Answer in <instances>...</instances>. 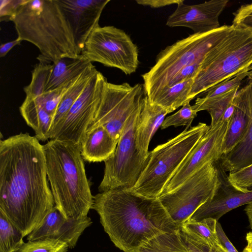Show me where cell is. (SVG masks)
I'll use <instances>...</instances> for the list:
<instances>
[{
    "instance_id": "17",
    "label": "cell",
    "mask_w": 252,
    "mask_h": 252,
    "mask_svg": "<svg viewBox=\"0 0 252 252\" xmlns=\"http://www.w3.org/2000/svg\"><path fill=\"white\" fill-rule=\"evenodd\" d=\"M92 223L88 216L79 219H66L55 207L41 223L28 235V241L52 239L66 243L72 249L84 230Z\"/></svg>"
},
{
    "instance_id": "22",
    "label": "cell",
    "mask_w": 252,
    "mask_h": 252,
    "mask_svg": "<svg viewBox=\"0 0 252 252\" xmlns=\"http://www.w3.org/2000/svg\"><path fill=\"white\" fill-rule=\"evenodd\" d=\"M97 71L95 66L92 63L64 94L53 119L49 132V139H52L56 133L70 109Z\"/></svg>"
},
{
    "instance_id": "14",
    "label": "cell",
    "mask_w": 252,
    "mask_h": 252,
    "mask_svg": "<svg viewBox=\"0 0 252 252\" xmlns=\"http://www.w3.org/2000/svg\"><path fill=\"white\" fill-rule=\"evenodd\" d=\"M182 0L168 17L166 25L191 29L194 33H204L220 28L219 17L229 0H211L196 4L184 3Z\"/></svg>"
},
{
    "instance_id": "31",
    "label": "cell",
    "mask_w": 252,
    "mask_h": 252,
    "mask_svg": "<svg viewBox=\"0 0 252 252\" xmlns=\"http://www.w3.org/2000/svg\"><path fill=\"white\" fill-rule=\"evenodd\" d=\"M68 245L62 241L52 239L28 241L17 252H67Z\"/></svg>"
},
{
    "instance_id": "21",
    "label": "cell",
    "mask_w": 252,
    "mask_h": 252,
    "mask_svg": "<svg viewBox=\"0 0 252 252\" xmlns=\"http://www.w3.org/2000/svg\"><path fill=\"white\" fill-rule=\"evenodd\" d=\"M92 63L81 55L63 57L53 62L52 70L45 92L67 86L74 81Z\"/></svg>"
},
{
    "instance_id": "15",
    "label": "cell",
    "mask_w": 252,
    "mask_h": 252,
    "mask_svg": "<svg viewBox=\"0 0 252 252\" xmlns=\"http://www.w3.org/2000/svg\"><path fill=\"white\" fill-rule=\"evenodd\" d=\"M219 184L213 196L202 205L188 220L200 221L212 218L218 221L224 215L238 207L252 201V190L242 191L229 182L226 172L220 160L215 161Z\"/></svg>"
},
{
    "instance_id": "4",
    "label": "cell",
    "mask_w": 252,
    "mask_h": 252,
    "mask_svg": "<svg viewBox=\"0 0 252 252\" xmlns=\"http://www.w3.org/2000/svg\"><path fill=\"white\" fill-rule=\"evenodd\" d=\"M17 38L34 45L40 63L81 55L69 23L57 0H24L11 19Z\"/></svg>"
},
{
    "instance_id": "19",
    "label": "cell",
    "mask_w": 252,
    "mask_h": 252,
    "mask_svg": "<svg viewBox=\"0 0 252 252\" xmlns=\"http://www.w3.org/2000/svg\"><path fill=\"white\" fill-rule=\"evenodd\" d=\"M168 114L160 106L151 102L146 95L143 97L135 129L136 145L143 157H149L151 139Z\"/></svg>"
},
{
    "instance_id": "23",
    "label": "cell",
    "mask_w": 252,
    "mask_h": 252,
    "mask_svg": "<svg viewBox=\"0 0 252 252\" xmlns=\"http://www.w3.org/2000/svg\"><path fill=\"white\" fill-rule=\"evenodd\" d=\"M27 124L34 131L39 141L49 139V132L53 118L48 114L35 99L26 97L19 108Z\"/></svg>"
},
{
    "instance_id": "33",
    "label": "cell",
    "mask_w": 252,
    "mask_h": 252,
    "mask_svg": "<svg viewBox=\"0 0 252 252\" xmlns=\"http://www.w3.org/2000/svg\"><path fill=\"white\" fill-rule=\"evenodd\" d=\"M238 89H235L230 91L207 108L206 111L211 118L210 127H214L221 121L225 111L232 103Z\"/></svg>"
},
{
    "instance_id": "20",
    "label": "cell",
    "mask_w": 252,
    "mask_h": 252,
    "mask_svg": "<svg viewBox=\"0 0 252 252\" xmlns=\"http://www.w3.org/2000/svg\"><path fill=\"white\" fill-rule=\"evenodd\" d=\"M118 142L102 126L90 129L80 144L82 157L89 162H104L114 154Z\"/></svg>"
},
{
    "instance_id": "10",
    "label": "cell",
    "mask_w": 252,
    "mask_h": 252,
    "mask_svg": "<svg viewBox=\"0 0 252 252\" xmlns=\"http://www.w3.org/2000/svg\"><path fill=\"white\" fill-rule=\"evenodd\" d=\"M218 184L215 161L210 162L176 190L161 195L158 199L172 219L181 225L213 196Z\"/></svg>"
},
{
    "instance_id": "16",
    "label": "cell",
    "mask_w": 252,
    "mask_h": 252,
    "mask_svg": "<svg viewBox=\"0 0 252 252\" xmlns=\"http://www.w3.org/2000/svg\"><path fill=\"white\" fill-rule=\"evenodd\" d=\"M72 31L81 54L87 38L99 26L104 7L110 0H57Z\"/></svg>"
},
{
    "instance_id": "5",
    "label": "cell",
    "mask_w": 252,
    "mask_h": 252,
    "mask_svg": "<svg viewBox=\"0 0 252 252\" xmlns=\"http://www.w3.org/2000/svg\"><path fill=\"white\" fill-rule=\"evenodd\" d=\"M232 26L206 55L194 79L189 99L248 69L252 63V31Z\"/></svg>"
},
{
    "instance_id": "35",
    "label": "cell",
    "mask_w": 252,
    "mask_h": 252,
    "mask_svg": "<svg viewBox=\"0 0 252 252\" xmlns=\"http://www.w3.org/2000/svg\"><path fill=\"white\" fill-rule=\"evenodd\" d=\"M228 178L237 189L242 191L252 190V164L237 172L229 173Z\"/></svg>"
},
{
    "instance_id": "45",
    "label": "cell",
    "mask_w": 252,
    "mask_h": 252,
    "mask_svg": "<svg viewBox=\"0 0 252 252\" xmlns=\"http://www.w3.org/2000/svg\"><path fill=\"white\" fill-rule=\"evenodd\" d=\"M247 77L249 79V82L252 83V70L248 72Z\"/></svg>"
},
{
    "instance_id": "40",
    "label": "cell",
    "mask_w": 252,
    "mask_h": 252,
    "mask_svg": "<svg viewBox=\"0 0 252 252\" xmlns=\"http://www.w3.org/2000/svg\"><path fill=\"white\" fill-rule=\"evenodd\" d=\"M182 0H137L136 2L140 4L149 6L153 8L162 7L171 4H178Z\"/></svg>"
},
{
    "instance_id": "43",
    "label": "cell",
    "mask_w": 252,
    "mask_h": 252,
    "mask_svg": "<svg viewBox=\"0 0 252 252\" xmlns=\"http://www.w3.org/2000/svg\"><path fill=\"white\" fill-rule=\"evenodd\" d=\"M242 252H252V241L247 242V245Z\"/></svg>"
},
{
    "instance_id": "38",
    "label": "cell",
    "mask_w": 252,
    "mask_h": 252,
    "mask_svg": "<svg viewBox=\"0 0 252 252\" xmlns=\"http://www.w3.org/2000/svg\"><path fill=\"white\" fill-rule=\"evenodd\" d=\"M200 65L201 63H196L182 68L172 78L167 88L188 80L194 79L199 71Z\"/></svg>"
},
{
    "instance_id": "32",
    "label": "cell",
    "mask_w": 252,
    "mask_h": 252,
    "mask_svg": "<svg viewBox=\"0 0 252 252\" xmlns=\"http://www.w3.org/2000/svg\"><path fill=\"white\" fill-rule=\"evenodd\" d=\"M197 113L190 104V102H188L177 112L166 117L161 128L163 129L171 126L176 127L186 126V128H189L191 127L193 120L197 116Z\"/></svg>"
},
{
    "instance_id": "28",
    "label": "cell",
    "mask_w": 252,
    "mask_h": 252,
    "mask_svg": "<svg viewBox=\"0 0 252 252\" xmlns=\"http://www.w3.org/2000/svg\"><path fill=\"white\" fill-rule=\"evenodd\" d=\"M24 235L0 211V252H17L25 243Z\"/></svg>"
},
{
    "instance_id": "37",
    "label": "cell",
    "mask_w": 252,
    "mask_h": 252,
    "mask_svg": "<svg viewBox=\"0 0 252 252\" xmlns=\"http://www.w3.org/2000/svg\"><path fill=\"white\" fill-rule=\"evenodd\" d=\"M24 0H0V21H11Z\"/></svg>"
},
{
    "instance_id": "9",
    "label": "cell",
    "mask_w": 252,
    "mask_h": 252,
    "mask_svg": "<svg viewBox=\"0 0 252 252\" xmlns=\"http://www.w3.org/2000/svg\"><path fill=\"white\" fill-rule=\"evenodd\" d=\"M81 55L91 63L118 68L126 75L136 72L139 63L138 48L130 36L111 26H99L94 29Z\"/></svg>"
},
{
    "instance_id": "7",
    "label": "cell",
    "mask_w": 252,
    "mask_h": 252,
    "mask_svg": "<svg viewBox=\"0 0 252 252\" xmlns=\"http://www.w3.org/2000/svg\"><path fill=\"white\" fill-rule=\"evenodd\" d=\"M204 123L186 128L149 152L148 163L130 190L149 198H158L172 176L200 138L209 129Z\"/></svg>"
},
{
    "instance_id": "39",
    "label": "cell",
    "mask_w": 252,
    "mask_h": 252,
    "mask_svg": "<svg viewBox=\"0 0 252 252\" xmlns=\"http://www.w3.org/2000/svg\"><path fill=\"white\" fill-rule=\"evenodd\" d=\"M217 232L220 245L226 252H239L230 241L224 232L220 223H217Z\"/></svg>"
},
{
    "instance_id": "44",
    "label": "cell",
    "mask_w": 252,
    "mask_h": 252,
    "mask_svg": "<svg viewBox=\"0 0 252 252\" xmlns=\"http://www.w3.org/2000/svg\"><path fill=\"white\" fill-rule=\"evenodd\" d=\"M246 239L247 242L252 241V231H250L247 234Z\"/></svg>"
},
{
    "instance_id": "42",
    "label": "cell",
    "mask_w": 252,
    "mask_h": 252,
    "mask_svg": "<svg viewBox=\"0 0 252 252\" xmlns=\"http://www.w3.org/2000/svg\"><path fill=\"white\" fill-rule=\"evenodd\" d=\"M245 211L247 216L250 224V227L252 231V201L247 205Z\"/></svg>"
},
{
    "instance_id": "41",
    "label": "cell",
    "mask_w": 252,
    "mask_h": 252,
    "mask_svg": "<svg viewBox=\"0 0 252 252\" xmlns=\"http://www.w3.org/2000/svg\"><path fill=\"white\" fill-rule=\"evenodd\" d=\"M21 41V40L17 38L12 41L1 44L0 46V57H3L5 56L9 51L14 46L20 45Z\"/></svg>"
},
{
    "instance_id": "3",
    "label": "cell",
    "mask_w": 252,
    "mask_h": 252,
    "mask_svg": "<svg viewBox=\"0 0 252 252\" xmlns=\"http://www.w3.org/2000/svg\"><path fill=\"white\" fill-rule=\"evenodd\" d=\"M47 174L55 207L66 219L87 217L94 196L80 145L51 139L43 145Z\"/></svg>"
},
{
    "instance_id": "30",
    "label": "cell",
    "mask_w": 252,
    "mask_h": 252,
    "mask_svg": "<svg viewBox=\"0 0 252 252\" xmlns=\"http://www.w3.org/2000/svg\"><path fill=\"white\" fill-rule=\"evenodd\" d=\"M52 67V64L40 62L35 65L31 83L24 88L26 97L34 99L45 93Z\"/></svg>"
},
{
    "instance_id": "11",
    "label": "cell",
    "mask_w": 252,
    "mask_h": 252,
    "mask_svg": "<svg viewBox=\"0 0 252 252\" xmlns=\"http://www.w3.org/2000/svg\"><path fill=\"white\" fill-rule=\"evenodd\" d=\"M145 95L143 84L131 86L128 83L108 82L94 119L88 130L102 126L118 141L126 122Z\"/></svg>"
},
{
    "instance_id": "29",
    "label": "cell",
    "mask_w": 252,
    "mask_h": 252,
    "mask_svg": "<svg viewBox=\"0 0 252 252\" xmlns=\"http://www.w3.org/2000/svg\"><path fill=\"white\" fill-rule=\"evenodd\" d=\"M218 221L206 218L200 221L188 220L180 227L189 233L201 239L211 246L220 244L217 232Z\"/></svg>"
},
{
    "instance_id": "36",
    "label": "cell",
    "mask_w": 252,
    "mask_h": 252,
    "mask_svg": "<svg viewBox=\"0 0 252 252\" xmlns=\"http://www.w3.org/2000/svg\"><path fill=\"white\" fill-rule=\"evenodd\" d=\"M233 15L232 25L252 31V3L242 5Z\"/></svg>"
},
{
    "instance_id": "1",
    "label": "cell",
    "mask_w": 252,
    "mask_h": 252,
    "mask_svg": "<svg viewBox=\"0 0 252 252\" xmlns=\"http://www.w3.org/2000/svg\"><path fill=\"white\" fill-rule=\"evenodd\" d=\"M55 207L43 145L20 133L0 142V211L28 236Z\"/></svg>"
},
{
    "instance_id": "26",
    "label": "cell",
    "mask_w": 252,
    "mask_h": 252,
    "mask_svg": "<svg viewBox=\"0 0 252 252\" xmlns=\"http://www.w3.org/2000/svg\"><path fill=\"white\" fill-rule=\"evenodd\" d=\"M248 69L240 72L235 76L223 81L208 90L202 97H197L194 104L192 105L193 109L197 113L206 110L212 104L222 97L230 91L239 89L243 80L247 77Z\"/></svg>"
},
{
    "instance_id": "6",
    "label": "cell",
    "mask_w": 252,
    "mask_h": 252,
    "mask_svg": "<svg viewBox=\"0 0 252 252\" xmlns=\"http://www.w3.org/2000/svg\"><path fill=\"white\" fill-rule=\"evenodd\" d=\"M224 25L204 33H193L161 51L155 64L142 75L145 94L150 97L167 88L175 75L189 65L201 63L207 53L231 30Z\"/></svg>"
},
{
    "instance_id": "18",
    "label": "cell",
    "mask_w": 252,
    "mask_h": 252,
    "mask_svg": "<svg viewBox=\"0 0 252 252\" xmlns=\"http://www.w3.org/2000/svg\"><path fill=\"white\" fill-rule=\"evenodd\" d=\"M233 102L235 109L230 119L222 152H230L246 133L252 118V84L249 82L238 91Z\"/></svg>"
},
{
    "instance_id": "34",
    "label": "cell",
    "mask_w": 252,
    "mask_h": 252,
    "mask_svg": "<svg viewBox=\"0 0 252 252\" xmlns=\"http://www.w3.org/2000/svg\"><path fill=\"white\" fill-rule=\"evenodd\" d=\"M74 81L58 89L45 92L41 95L34 99L48 114L54 118L63 95Z\"/></svg>"
},
{
    "instance_id": "13",
    "label": "cell",
    "mask_w": 252,
    "mask_h": 252,
    "mask_svg": "<svg viewBox=\"0 0 252 252\" xmlns=\"http://www.w3.org/2000/svg\"><path fill=\"white\" fill-rule=\"evenodd\" d=\"M230 119H222L214 127L209 126L176 170L161 195L176 190L205 165L221 158Z\"/></svg>"
},
{
    "instance_id": "8",
    "label": "cell",
    "mask_w": 252,
    "mask_h": 252,
    "mask_svg": "<svg viewBox=\"0 0 252 252\" xmlns=\"http://www.w3.org/2000/svg\"><path fill=\"white\" fill-rule=\"evenodd\" d=\"M141 105V103L126 122L114 154L104 161L103 177L98 188L100 192L116 189L132 188L148 163L149 156L147 158L141 156L135 138V126Z\"/></svg>"
},
{
    "instance_id": "2",
    "label": "cell",
    "mask_w": 252,
    "mask_h": 252,
    "mask_svg": "<svg viewBox=\"0 0 252 252\" xmlns=\"http://www.w3.org/2000/svg\"><path fill=\"white\" fill-rule=\"evenodd\" d=\"M92 209L98 213L105 232L118 248L136 252L156 236L180 228L158 198L116 189L94 196Z\"/></svg>"
},
{
    "instance_id": "12",
    "label": "cell",
    "mask_w": 252,
    "mask_h": 252,
    "mask_svg": "<svg viewBox=\"0 0 252 252\" xmlns=\"http://www.w3.org/2000/svg\"><path fill=\"white\" fill-rule=\"evenodd\" d=\"M107 82L106 78L97 71L74 103L52 139L80 144L94 119Z\"/></svg>"
},
{
    "instance_id": "24",
    "label": "cell",
    "mask_w": 252,
    "mask_h": 252,
    "mask_svg": "<svg viewBox=\"0 0 252 252\" xmlns=\"http://www.w3.org/2000/svg\"><path fill=\"white\" fill-rule=\"evenodd\" d=\"M220 161L224 170L229 173L252 164V118L243 138L230 152L222 156Z\"/></svg>"
},
{
    "instance_id": "46",
    "label": "cell",
    "mask_w": 252,
    "mask_h": 252,
    "mask_svg": "<svg viewBox=\"0 0 252 252\" xmlns=\"http://www.w3.org/2000/svg\"><path fill=\"white\" fill-rule=\"evenodd\" d=\"M252 70V63L250 65V66L248 68V71Z\"/></svg>"
},
{
    "instance_id": "25",
    "label": "cell",
    "mask_w": 252,
    "mask_h": 252,
    "mask_svg": "<svg viewBox=\"0 0 252 252\" xmlns=\"http://www.w3.org/2000/svg\"><path fill=\"white\" fill-rule=\"evenodd\" d=\"M193 81L194 79H192L165 88L148 98L151 102L160 106L169 114L190 101L189 95Z\"/></svg>"
},
{
    "instance_id": "27",
    "label": "cell",
    "mask_w": 252,
    "mask_h": 252,
    "mask_svg": "<svg viewBox=\"0 0 252 252\" xmlns=\"http://www.w3.org/2000/svg\"><path fill=\"white\" fill-rule=\"evenodd\" d=\"M179 229L156 236L136 252H189L181 237Z\"/></svg>"
}]
</instances>
